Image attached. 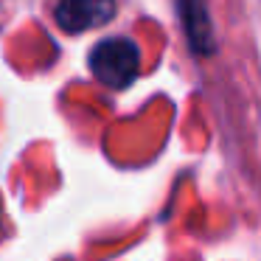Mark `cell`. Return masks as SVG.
Segmentation results:
<instances>
[{
	"label": "cell",
	"instance_id": "cell-1",
	"mask_svg": "<svg viewBox=\"0 0 261 261\" xmlns=\"http://www.w3.org/2000/svg\"><path fill=\"white\" fill-rule=\"evenodd\" d=\"M90 70L107 87H129L141 70V51L126 37H107L90 51Z\"/></svg>",
	"mask_w": 261,
	"mask_h": 261
},
{
	"label": "cell",
	"instance_id": "cell-2",
	"mask_svg": "<svg viewBox=\"0 0 261 261\" xmlns=\"http://www.w3.org/2000/svg\"><path fill=\"white\" fill-rule=\"evenodd\" d=\"M54 17L62 31L82 34L115 17V0H57Z\"/></svg>",
	"mask_w": 261,
	"mask_h": 261
},
{
	"label": "cell",
	"instance_id": "cell-3",
	"mask_svg": "<svg viewBox=\"0 0 261 261\" xmlns=\"http://www.w3.org/2000/svg\"><path fill=\"white\" fill-rule=\"evenodd\" d=\"M177 14H180V23L191 51L199 54V57L214 51V25H211L205 0H177Z\"/></svg>",
	"mask_w": 261,
	"mask_h": 261
}]
</instances>
